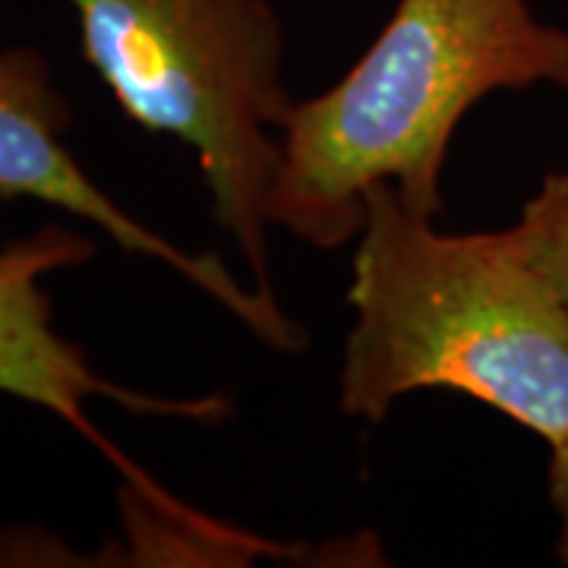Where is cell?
Returning a JSON list of instances; mask_svg holds the SVG:
<instances>
[{
    "instance_id": "1",
    "label": "cell",
    "mask_w": 568,
    "mask_h": 568,
    "mask_svg": "<svg viewBox=\"0 0 568 568\" xmlns=\"http://www.w3.org/2000/svg\"><path fill=\"white\" fill-rule=\"evenodd\" d=\"M347 304L354 325L338 373L347 417L379 424L407 395L446 388L506 414L549 448L568 439V306L506 227L448 234L395 183H376Z\"/></svg>"
},
{
    "instance_id": "2",
    "label": "cell",
    "mask_w": 568,
    "mask_h": 568,
    "mask_svg": "<svg viewBox=\"0 0 568 568\" xmlns=\"http://www.w3.org/2000/svg\"><path fill=\"white\" fill-rule=\"evenodd\" d=\"M534 85L568 92V29L528 0H398L345 77L291 108L272 224L338 250L357 241L376 183L439 219L443 168L467 111Z\"/></svg>"
},
{
    "instance_id": "3",
    "label": "cell",
    "mask_w": 568,
    "mask_h": 568,
    "mask_svg": "<svg viewBox=\"0 0 568 568\" xmlns=\"http://www.w3.org/2000/svg\"><path fill=\"white\" fill-rule=\"evenodd\" d=\"M85 63L126 121L183 142L200 164L215 222L253 284L268 272L282 130L284 22L268 0H63Z\"/></svg>"
},
{
    "instance_id": "4",
    "label": "cell",
    "mask_w": 568,
    "mask_h": 568,
    "mask_svg": "<svg viewBox=\"0 0 568 568\" xmlns=\"http://www.w3.org/2000/svg\"><path fill=\"white\" fill-rule=\"evenodd\" d=\"M70 104L54 80L51 61L32 44L0 48V196L54 205L99 227L123 253L168 265L205 297L227 310L250 335L278 354H301L310 332L287 316L278 297L244 284L212 253H190L155 227L133 219L67 145Z\"/></svg>"
},
{
    "instance_id": "5",
    "label": "cell",
    "mask_w": 568,
    "mask_h": 568,
    "mask_svg": "<svg viewBox=\"0 0 568 568\" xmlns=\"http://www.w3.org/2000/svg\"><path fill=\"white\" fill-rule=\"evenodd\" d=\"M92 256L95 241L61 224H44L36 234L0 246V395L54 414L114 465L123 489L164 518L190 525L200 518V511L171 496L126 452L114 446L89 417V402L108 398L133 414L181 417L193 424H222L231 414V402L222 395L159 398L118 386L89 366L82 347L58 332L44 278L89 263Z\"/></svg>"
},
{
    "instance_id": "6",
    "label": "cell",
    "mask_w": 568,
    "mask_h": 568,
    "mask_svg": "<svg viewBox=\"0 0 568 568\" xmlns=\"http://www.w3.org/2000/svg\"><path fill=\"white\" fill-rule=\"evenodd\" d=\"M506 231L525 263L568 306V171L547 174Z\"/></svg>"
},
{
    "instance_id": "7",
    "label": "cell",
    "mask_w": 568,
    "mask_h": 568,
    "mask_svg": "<svg viewBox=\"0 0 568 568\" xmlns=\"http://www.w3.org/2000/svg\"><path fill=\"white\" fill-rule=\"evenodd\" d=\"M549 503L559 521V537H556V556L568 566V439L562 446L552 448L549 462Z\"/></svg>"
}]
</instances>
